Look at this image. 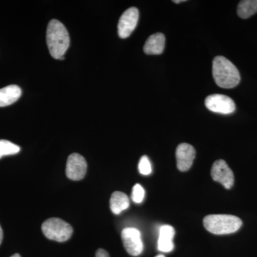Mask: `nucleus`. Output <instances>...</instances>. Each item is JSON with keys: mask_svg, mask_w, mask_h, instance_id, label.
<instances>
[{"mask_svg": "<svg viewBox=\"0 0 257 257\" xmlns=\"http://www.w3.org/2000/svg\"><path fill=\"white\" fill-rule=\"evenodd\" d=\"M47 43L51 56L56 60H64L69 47L68 31L59 20H52L47 29Z\"/></svg>", "mask_w": 257, "mask_h": 257, "instance_id": "f257e3e1", "label": "nucleus"}, {"mask_svg": "<svg viewBox=\"0 0 257 257\" xmlns=\"http://www.w3.org/2000/svg\"><path fill=\"white\" fill-rule=\"evenodd\" d=\"M212 74L216 84L224 89L234 88L241 80L236 66L223 56H217L213 60Z\"/></svg>", "mask_w": 257, "mask_h": 257, "instance_id": "f03ea898", "label": "nucleus"}, {"mask_svg": "<svg viewBox=\"0 0 257 257\" xmlns=\"http://www.w3.org/2000/svg\"><path fill=\"white\" fill-rule=\"evenodd\" d=\"M203 223L208 231L217 235L232 234L242 225L239 217L230 214H210L204 217Z\"/></svg>", "mask_w": 257, "mask_h": 257, "instance_id": "7ed1b4c3", "label": "nucleus"}, {"mask_svg": "<svg viewBox=\"0 0 257 257\" xmlns=\"http://www.w3.org/2000/svg\"><path fill=\"white\" fill-rule=\"evenodd\" d=\"M42 232L49 239L64 242L70 239L73 233L72 226L59 218H50L42 225Z\"/></svg>", "mask_w": 257, "mask_h": 257, "instance_id": "20e7f679", "label": "nucleus"}, {"mask_svg": "<svg viewBox=\"0 0 257 257\" xmlns=\"http://www.w3.org/2000/svg\"><path fill=\"white\" fill-rule=\"evenodd\" d=\"M205 105L209 110L222 114H229L236 109L234 101L229 96L214 94L205 99Z\"/></svg>", "mask_w": 257, "mask_h": 257, "instance_id": "39448f33", "label": "nucleus"}, {"mask_svg": "<svg viewBox=\"0 0 257 257\" xmlns=\"http://www.w3.org/2000/svg\"><path fill=\"white\" fill-rule=\"evenodd\" d=\"M121 239L125 249L132 256H139L143 253L144 245L141 233L136 228L128 227L123 229Z\"/></svg>", "mask_w": 257, "mask_h": 257, "instance_id": "423d86ee", "label": "nucleus"}, {"mask_svg": "<svg viewBox=\"0 0 257 257\" xmlns=\"http://www.w3.org/2000/svg\"><path fill=\"white\" fill-rule=\"evenodd\" d=\"M211 175L215 182H219L226 189H231L234 185V173L224 160H217L213 164Z\"/></svg>", "mask_w": 257, "mask_h": 257, "instance_id": "0eeeda50", "label": "nucleus"}, {"mask_svg": "<svg viewBox=\"0 0 257 257\" xmlns=\"http://www.w3.org/2000/svg\"><path fill=\"white\" fill-rule=\"evenodd\" d=\"M87 165L85 159L77 153L69 155L66 167V175L69 179L79 181L87 173Z\"/></svg>", "mask_w": 257, "mask_h": 257, "instance_id": "6e6552de", "label": "nucleus"}, {"mask_svg": "<svg viewBox=\"0 0 257 257\" xmlns=\"http://www.w3.org/2000/svg\"><path fill=\"white\" fill-rule=\"evenodd\" d=\"M139 10L136 8H130L123 13L118 23V35L121 38H127L138 25Z\"/></svg>", "mask_w": 257, "mask_h": 257, "instance_id": "1a4fd4ad", "label": "nucleus"}, {"mask_svg": "<svg viewBox=\"0 0 257 257\" xmlns=\"http://www.w3.org/2000/svg\"><path fill=\"white\" fill-rule=\"evenodd\" d=\"M195 149L187 143L180 144L176 150L177 168L181 172H187L192 166L195 158Z\"/></svg>", "mask_w": 257, "mask_h": 257, "instance_id": "9d476101", "label": "nucleus"}, {"mask_svg": "<svg viewBox=\"0 0 257 257\" xmlns=\"http://www.w3.org/2000/svg\"><path fill=\"white\" fill-rule=\"evenodd\" d=\"M175 230L170 225H163L161 226L158 239V249L162 252H170L175 248L173 239L175 237Z\"/></svg>", "mask_w": 257, "mask_h": 257, "instance_id": "9b49d317", "label": "nucleus"}, {"mask_svg": "<svg viewBox=\"0 0 257 257\" xmlns=\"http://www.w3.org/2000/svg\"><path fill=\"white\" fill-rule=\"evenodd\" d=\"M165 47V36L162 33H156L151 35L144 46V52L147 55H158L164 52Z\"/></svg>", "mask_w": 257, "mask_h": 257, "instance_id": "f8f14e48", "label": "nucleus"}, {"mask_svg": "<svg viewBox=\"0 0 257 257\" xmlns=\"http://www.w3.org/2000/svg\"><path fill=\"white\" fill-rule=\"evenodd\" d=\"M22 95L21 88L18 85H9L0 89V107L14 104Z\"/></svg>", "mask_w": 257, "mask_h": 257, "instance_id": "ddd939ff", "label": "nucleus"}, {"mask_svg": "<svg viewBox=\"0 0 257 257\" xmlns=\"http://www.w3.org/2000/svg\"><path fill=\"white\" fill-rule=\"evenodd\" d=\"M109 204L111 211L114 214H119L130 207V199L124 193L116 191L111 194Z\"/></svg>", "mask_w": 257, "mask_h": 257, "instance_id": "4468645a", "label": "nucleus"}, {"mask_svg": "<svg viewBox=\"0 0 257 257\" xmlns=\"http://www.w3.org/2000/svg\"><path fill=\"white\" fill-rule=\"evenodd\" d=\"M257 13V0H243L237 7L239 18L247 19Z\"/></svg>", "mask_w": 257, "mask_h": 257, "instance_id": "2eb2a0df", "label": "nucleus"}, {"mask_svg": "<svg viewBox=\"0 0 257 257\" xmlns=\"http://www.w3.org/2000/svg\"><path fill=\"white\" fill-rule=\"evenodd\" d=\"M20 147L8 140H0V159L19 153Z\"/></svg>", "mask_w": 257, "mask_h": 257, "instance_id": "dca6fc26", "label": "nucleus"}, {"mask_svg": "<svg viewBox=\"0 0 257 257\" xmlns=\"http://www.w3.org/2000/svg\"><path fill=\"white\" fill-rule=\"evenodd\" d=\"M140 174L143 175H149L152 173V165L150 159L147 156H143L140 159L138 166Z\"/></svg>", "mask_w": 257, "mask_h": 257, "instance_id": "f3484780", "label": "nucleus"}, {"mask_svg": "<svg viewBox=\"0 0 257 257\" xmlns=\"http://www.w3.org/2000/svg\"><path fill=\"white\" fill-rule=\"evenodd\" d=\"M145 189L140 184H137L134 186L133 194H132V199H133L134 202L138 203V204L143 202L144 198H145Z\"/></svg>", "mask_w": 257, "mask_h": 257, "instance_id": "a211bd4d", "label": "nucleus"}, {"mask_svg": "<svg viewBox=\"0 0 257 257\" xmlns=\"http://www.w3.org/2000/svg\"><path fill=\"white\" fill-rule=\"evenodd\" d=\"M96 257H109V253L103 248H99L96 251Z\"/></svg>", "mask_w": 257, "mask_h": 257, "instance_id": "6ab92c4d", "label": "nucleus"}, {"mask_svg": "<svg viewBox=\"0 0 257 257\" xmlns=\"http://www.w3.org/2000/svg\"><path fill=\"white\" fill-rule=\"evenodd\" d=\"M3 239V231L2 229L1 226H0V244H1L2 241Z\"/></svg>", "mask_w": 257, "mask_h": 257, "instance_id": "aec40b11", "label": "nucleus"}, {"mask_svg": "<svg viewBox=\"0 0 257 257\" xmlns=\"http://www.w3.org/2000/svg\"><path fill=\"white\" fill-rule=\"evenodd\" d=\"M185 2V0H174L173 3H176V4H179L180 3H184Z\"/></svg>", "mask_w": 257, "mask_h": 257, "instance_id": "412c9836", "label": "nucleus"}, {"mask_svg": "<svg viewBox=\"0 0 257 257\" xmlns=\"http://www.w3.org/2000/svg\"><path fill=\"white\" fill-rule=\"evenodd\" d=\"M10 257H21V256H20V255L19 254V253H15V254L13 255V256H10Z\"/></svg>", "mask_w": 257, "mask_h": 257, "instance_id": "4be33fe9", "label": "nucleus"}, {"mask_svg": "<svg viewBox=\"0 0 257 257\" xmlns=\"http://www.w3.org/2000/svg\"><path fill=\"white\" fill-rule=\"evenodd\" d=\"M155 257H165V255H163V254H159V255H157V256H156Z\"/></svg>", "mask_w": 257, "mask_h": 257, "instance_id": "5701e85b", "label": "nucleus"}]
</instances>
